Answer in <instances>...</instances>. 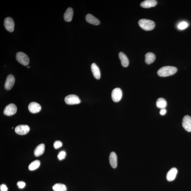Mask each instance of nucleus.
I'll use <instances>...</instances> for the list:
<instances>
[{"label":"nucleus","mask_w":191,"mask_h":191,"mask_svg":"<svg viewBox=\"0 0 191 191\" xmlns=\"http://www.w3.org/2000/svg\"><path fill=\"white\" fill-rule=\"evenodd\" d=\"M177 68L174 66H166L161 68L157 71V74L161 77L173 75L177 72Z\"/></svg>","instance_id":"nucleus-1"},{"label":"nucleus","mask_w":191,"mask_h":191,"mask_svg":"<svg viewBox=\"0 0 191 191\" xmlns=\"http://www.w3.org/2000/svg\"><path fill=\"white\" fill-rule=\"evenodd\" d=\"M139 24L142 29L147 31L152 30L155 27V24L153 21L146 19L139 20Z\"/></svg>","instance_id":"nucleus-2"},{"label":"nucleus","mask_w":191,"mask_h":191,"mask_svg":"<svg viewBox=\"0 0 191 191\" xmlns=\"http://www.w3.org/2000/svg\"><path fill=\"white\" fill-rule=\"evenodd\" d=\"M16 57L18 62L23 65L27 66L29 64V58L24 52H17L16 54Z\"/></svg>","instance_id":"nucleus-3"},{"label":"nucleus","mask_w":191,"mask_h":191,"mask_svg":"<svg viewBox=\"0 0 191 191\" xmlns=\"http://www.w3.org/2000/svg\"><path fill=\"white\" fill-rule=\"evenodd\" d=\"M65 102L69 105H74L79 104L81 102L80 99L75 94H70L65 98Z\"/></svg>","instance_id":"nucleus-4"},{"label":"nucleus","mask_w":191,"mask_h":191,"mask_svg":"<svg viewBox=\"0 0 191 191\" xmlns=\"http://www.w3.org/2000/svg\"><path fill=\"white\" fill-rule=\"evenodd\" d=\"M4 26L6 30L10 32H12L14 31L15 23L12 18L7 17L4 20Z\"/></svg>","instance_id":"nucleus-5"},{"label":"nucleus","mask_w":191,"mask_h":191,"mask_svg":"<svg viewBox=\"0 0 191 191\" xmlns=\"http://www.w3.org/2000/svg\"><path fill=\"white\" fill-rule=\"evenodd\" d=\"M17 108L15 104H11L6 106L4 111L5 115L11 116L15 114L17 112Z\"/></svg>","instance_id":"nucleus-6"},{"label":"nucleus","mask_w":191,"mask_h":191,"mask_svg":"<svg viewBox=\"0 0 191 191\" xmlns=\"http://www.w3.org/2000/svg\"><path fill=\"white\" fill-rule=\"evenodd\" d=\"M122 90L119 88L114 89L112 91V99L114 102H119L122 99Z\"/></svg>","instance_id":"nucleus-7"},{"label":"nucleus","mask_w":191,"mask_h":191,"mask_svg":"<svg viewBox=\"0 0 191 191\" xmlns=\"http://www.w3.org/2000/svg\"><path fill=\"white\" fill-rule=\"evenodd\" d=\"M30 128L27 125H20L15 129V132L20 135H25L29 132Z\"/></svg>","instance_id":"nucleus-8"},{"label":"nucleus","mask_w":191,"mask_h":191,"mask_svg":"<svg viewBox=\"0 0 191 191\" xmlns=\"http://www.w3.org/2000/svg\"><path fill=\"white\" fill-rule=\"evenodd\" d=\"M15 82V78L14 76L11 74L8 76L4 85L5 88L7 90H10L12 88Z\"/></svg>","instance_id":"nucleus-9"},{"label":"nucleus","mask_w":191,"mask_h":191,"mask_svg":"<svg viewBox=\"0 0 191 191\" xmlns=\"http://www.w3.org/2000/svg\"><path fill=\"white\" fill-rule=\"evenodd\" d=\"M182 126L188 132H191V117L189 115L184 116L182 121Z\"/></svg>","instance_id":"nucleus-10"},{"label":"nucleus","mask_w":191,"mask_h":191,"mask_svg":"<svg viewBox=\"0 0 191 191\" xmlns=\"http://www.w3.org/2000/svg\"><path fill=\"white\" fill-rule=\"evenodd\" d=\"M28 108L30 112L33 113H36L41 110V105L35 102H32L29 104Z\"/></svg>","instance_id":"nucleus-11"},{"label":"nucleus","mask_w":191,"mask_h":191,"mask_svg":"<svg viewBox=\"0 0 191 191\" xmlns=\"http://www.w3.org/2000/svg\"><path fill=\"white\" fill-rule=\"evenodd\" d=\"M178 171L176 168H173L168 172L167 179L168 181H172L175 179L177 174Z\"/></svg>","instance_id":"nucleus-12"},{"label":"nucleus","mask_w":191,"mask_h":191,"mask_svg":"<svg viewBox=\"0 0 191 191\" xmlns=\"http://www.w3.org/2000/svg\"><path fill=\"white\" fill-rule=\"evenodd\" d=\"M109 160L111 167L113 168H116L117 167L118 160L117 155L115 153L112 152L111 153Z\"/></svg>","instance_id":"nucleus-13"},{"label":"nucleus","mask_w":191,"mask_h":191,"mask_svg":"<svg viewBox=\"0 0 191 191\" xmlns=\"http://www.w3.org/2000/svg\"><path fill=\"white\" fill-rule=\"evenodd\" d=\"M157 4V1L155 0H146L141 3V6L142 8H149L154 7Z\"/></svg>","instance_id":"nucleus-14"},{"label":"nucleus","mask_w":191,"mask_h":191,"mask_svg":"<svg viewBox=\"0 0 191 191\" xmlns=\"http://www.w3.org/2000/svg\"><path fill=\"white\" fill-rule=\"evenodd\" d=\"M91 71L94 78L99 79L101 78V73L99 67L95 63H93L91 66Z\"/></svg>","instance_id":"nucleus-15"},{"label":"nucleus","mask_w":191,"mask_h":191,"mask_svg":"<svg viewBox=\"0 0 191 191\" xmlns=\"http://www.w3.org/2000/svg\"><path fill=\"white\" fill-rule=\"evenodd\" d=\"M73 11L72 8L69 7L66 10L64 15V20L67 22H69L72 21V19Z\"/></svg>","instance_id":"nucleus-16"},{"label":"nucleus","mask_w":191,"mask_h":191,"mask_svg":"<svg viewBox=\"0 0 191 191\" xmlns=\"http://www.w3.org/2000/svg\"><path fill=\"white\" fill-rule=\"evenodd\" d=\"M86 20L88 22L95 25H98L100 24V21L99 20L91 14L86 15Z\"/></svg>","instance_id":"nucleus-17"},{"label":"nucleus","mask_w":191,"mask_h":191,"mask_svg":"<svg viewBox=\"0 0 191 191\" xmlns=\"http://www.w3.org/2000/svg\"><path fill=\"white\" fill-rule=\"evenodd\" d=\"M45 151V145L41 144L36 147L34 150V155L36 157H39L43 154Z\"/></svg>","instance_id":"nucleus-18"},{"label":"nucleus","mask_w":191,"mask_h":191,"mask_svg":"<svg viewBox=\"0 0 191 191\" xmlns=\"http://www.w3.org/2000/svg\"><path fill=\"white\" fill-rule=\"evenodd\" d=\"M119 56L122 66L125 67H128L129 62L127 56L124 53L120 52L119 53Z\"/></svg>","instance_id":"nucleus-19"},{"label":"nucleus","mask_w":191,"mask_h":191,"mask_svg":"<svg viewBox=\"0 0 191 191\" xmlns=\"http://www.w3.org/2000/svg\"><path fill=\"white\" fill-rule=\"evenodd\" d=\"M155 59V56L153 53L149 52L145 55V62L146 64H150L153 62Z\"/></svg>","instance_id":"nucleus-20"},{"label":"nucleus","mask_w":191,"mask_h":191,"mask_svg":"<svg viewBox=\"0 0 191 191\" xmlns=\"http://www.w3.org/2000/svg\"><path fill=\"white\" fill-rule=\"evenodd\" d=\"M156 105L160 109H165L167 105V101L163 98H159L156 102Z\"/></svg>","instance_id":"nucleus-21"},{"label":"nucleus","mask_w":191,"mask_h":191,"mask_svg":"<svg viewBox=\"0 0 191 191\" xmlns=\"http://www.w3.org/2000/svg\"><path fill=\"white\" fill-rule=\"evenodd\" d=\"M53 190L54 191H66L67 187L64 184L61 183H57L55 184L52 187Z\"/></svg>","instance_id":"nucleus-22"},{"label":"nucleus","mask_w":191,"mask_h":191,"mask_svg":"<svg viewBox=\"0 0 191 191\" xmlns=\"http://www.w3.org/2000/svg\"><path fill=\"white\" fill-rule=\"evenodd\" d=\"M41 165V162L39 160H34L29 164V170L34 171L39 168Z\"/></svg>","instance_id":"nucleus-23"},{"label":"nucleus","mask_w":191,"mask_h":191,"mask_svg":"<svg viewBox=\"0 0 191 191\" xmlns=\"http://www.w3.org/2000/svg\"><path fill=\"white\" fill-rule=\"evenodd\" d=\"M188 26V24L186 22H182L179 23L178 25V29L180 30H183L186 29Z\"/></svg>","instance_id":"nucleus-24"},{"label":"nucleus","mask_w":191,"mask_h":191,"mask_svg":"<svg viewBox=\"0 0 191 191\" xmlns=\"http://www.w3.org/2000/svg\"><path fill=\"white\" fill-rule=\"evenodd\" d=\"M66 155V153L64 151H61L58 154L57 157L59 160H62L65 159Z\"/></svg>","instance_id":"nucleus-25"},{"label":"nucleus","mask_w":191,"mask_h":191,"mask_svg":"<svg viewBox=\"0 0 191 191\" xmlns=\"http://www.w3.org/2000/svg\"><path fill=\"white\" fill-rule=\"evenodd\" d=\"M62 143L61 141H55L54 143V147L55 149H58L62 147Z\"/></svg>","instance_id":"nucleus-26"},{"label":"nucleus","mask_w":191,"mask_h":191,"mask_svg":"<svg viewBox=\"0 0 191 191\" xmlns=\"http://www.w3.org/2000/svg\"><path fill=\"white\" fill-rule=\"evenodd\" d=\"M17 186L20 189L24 188L26 185V184L23 181H19L17 183Z\"/></svg>","instance_id":"nucleus-27"},{"label":"nucleus","mask_w":191,"mask_h":191,"mask_svg":"<svg viewBox=\"0 0 191 191\" xmlns=\"http://www.w3.org/2000/svg\"><path fill=\"white\" fill-rule=\"evenodd\" d=\"M0 190L1 191H7L8 190V188L6 187V184H2L0 186Z\"/></svg>","instance_id":"nucleus-28"},{"label":"nucleus","mask_w":191,"mask_h":191,"mask_svg":"<svg viewBox=\"0 0 191 191\" xmlns=\"http://www.w3.org/2000/svg\"><path fill=\"white\" fill-rule=\"evenodd\" d=\"M167 111L166 110V109H161L160 112V115H164L167 113Z\"/></svg>","instance_id":"nucleus-29"},{"label":"nucleus","mask_w":191,"mask_h":191,"mask_svg":"<svg viewBox=\"0 0 191 191\" xmlns=\"http://www.w3.org/2000/svg\"><path fill=\"white\" fill-rule=\"evenodd\" d=\"M30 67H27L28 68H30Z\"/></svg>","instance_id":"nucleus-30"}]
</instances>
